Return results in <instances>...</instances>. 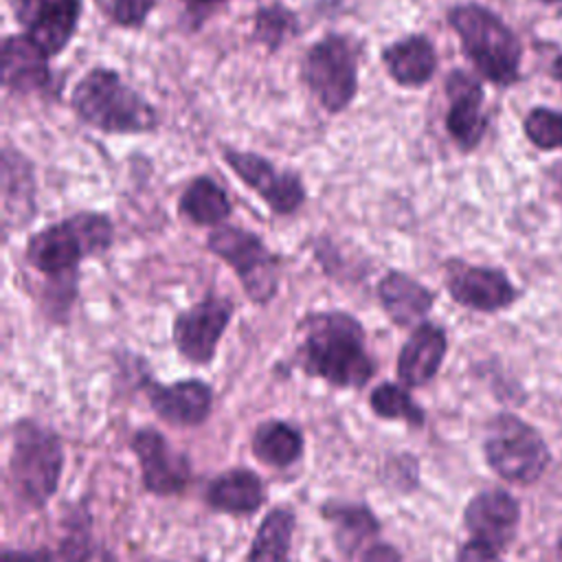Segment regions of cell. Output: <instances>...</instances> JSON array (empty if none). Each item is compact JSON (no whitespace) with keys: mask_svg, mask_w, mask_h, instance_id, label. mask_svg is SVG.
Segmentation results:
<instances>
[{"mask_svg":"<svg viewBox=\"0 0 562 562\" xmlns=\"http://www.w3.org/2000/svg\"><path fill=\"white\" fill-rule=\"evenodd\" d=\"M301 369L338 389H362L375 373L362 323L340 310H325L299 323Z\"/></svg>","mask_w":562,"mask_h":562,"instance_id":"obj_1","label":"cell"},{"mask_svg":"<svg viewBox=\"0 0 562 562\" xmlns=\"http://www.w3.org/2000/svg\"><path fill=\"white\" fill-rule=\"evenodd\" d=\"M70 105L90 127L105 134H145L158 127L151 103L121 79L114 68L97 66L72 88Z\"/></svg>","mask_w":562,"mask_h":562,"instance_id":"obj_2","label":"cell"},{"mask_svg":"<svg viewBox=\"0 0 562 562\" xmlns=\"http://www.w3.org/2000/svg\"><path fill=\"white\" fill-rule=\"evenodd\" d=\"M448 24L459 35L465 57L496 86H512L520 75L522 46L516 33L487 7L457 4L448 11Z\"/></svg>","mask_w":562,"mask_h":562,"instance_id":"obj_3","label":"cell"},{"mask_svg":"<svg viewBox=\"0 0 562 562\" xmlns=\"http://www.w3.org/2000/svg\"><path fill=\"white\" fill-rule=\"evenodd\" d=\"M114 228L103 213H77L37 231L26 244V261L46 277H75L86 257L112 246Z\"/></svg>","mask_w":562,"mask_h":562,"instance_id":"obj_4","label":"cell"},{"mask_svg":"<svg viewBox=\"0 0 562 562\" xmlns=\"http://www.w3.org/2000/svg\"><path fill=\"white\" fill-rule=\"evenodd\" d=\"M64 470V446L55 430L35 419L13 426L9 452V481L13 494L26 507H44L57 492Z\"/></svg>","mask_w":562,"mask_h":562,"instance_id":"obj_5","label":"cell"},{"mask_svg":"<svg viewBox=\"0 0 562 562\" xmlns=\"http://www.w3.org/2000/svg\"><path fill=\"white\" fill-rule=\"evenodd\" d=\"M483 457L496 476L518 485L540 481L551 463L544 437L512 413H498L490 422L483 439Z\"/></svg>","mask_w":562,"mask_h":562,"instance_id":"obj_6","label":"cell"},{"mask_svg":"<svg viewBox=\"0 0 562 562\" xmlns=\"http://www.w3.org/2000/svg\"><path fill=\"white\" fill-rule=\"evenodd\" d=\"M301 79L327 112L347 110L358 92V48L353 40L327 33L314 42L303 55Z\"/></svg>","mask_w":562,"mask_h":562,"instance_id":"obj_7","label":"cell"},{"mask_svg":"<svg viewBox=\"0 0 562 562\" xmlns=\"http://www.w3.org/2000/svg\"><path fill=\"white\" fill-rule=\"evenodd\" d=\"M206 248L237 274L244 292L257 305H266L279 290V257L259 235L239 226L211 231Z\"/></svg>","mask_w":562,"mask_h":562,"instance_id":"obj_8","label":"cell"},{"mask_svg":"<svg viewBox=\"0 0 562 562\" xmlns=\"http://www.w3.org/2000/svg\"><path fill=\"white\" fill-rule=\"evenodd\" d=\"M235 303L228 296L206 294L173 318L171 336L178 353L193 364H209L233 318Z\"/></svg>","mask_w":562,"mask_h":562,"instance_id":"obj_9","label":"cell"},{"mask_svg":"<svg viewBox=\"0 0 562 562\" xmlns=\"http://www.w3.org/2000/svg\"><path fill=\"white\" fill-rule=\"evenodd\" d=\"M443 285L454 303L476 312L507 310L520 296L518 288L512 283L505 270L472 266L461 259L446 261Z\"/></svg>","mask_w":562,"mask_h":562,"instance_id":"obj_10","label":"cell"},{"mask_svg":"<svg viewBox=\"0 0 562 562\" xmlns=\"http://www.w3.org/2000/svg\"><path fill=\"white\" fill-rule=\"evenodd\" d=\"M11 7L24 35L46 57L68 46L83 13V0H11Z\"/></svg>","mask_w":562,"mask_h":562,"instance_id":"obj_11","label":"cell"},{"mask_svg":"<svg viewBox=\"0 0 562 562\" xmlns=\"http://www.w3.org/2000/svg\"><path fill=\"white\" fill-rule=\"evenodd\" d=\"M224 160L246 187L263 198L272 213L292 215L303 206L305 187L299 173L279 171L268 158L255 151L224 149Z\"/></svg>","mask_w":562,"mask_h":562,"instance_id":"obj_12","label":"cell"},{"mask_svg":"<svg viewBox=\"0 0 562 562\" xmlns=\"http://www.w3.org/2000/svg\"><path fill=\"white\" fill-rule=\"evenodd\" d=\"M132 450L140 463L143 485L156 496H176L191 481V463L187 454L176 452L162 432L156 428H140L132 437Z\"/></svg>","mask_w":562,"mask_h":562,"instance_id":"obj_13","label":"cell"},{"mask_svg":"<svg viewBox=\"0 0 562 562\" xmlns=\"http://www.w3.org/2000/svg\"><path fill=\"white\" fill-rule=\"evenodd\" d=\"M446 130L461 151H472L479 147L487 130V116L483 114V86L474 75L454 68L446 79Z\"/></svg>","mask_w":562,"mask_h":562,"instance_id":"obj_14","label":"cell"},{"mask_svg":"<svg viewBox=\"0 0 562 562\" xmlns=\"http://www.w3.org/2000/svg\"><path fill=\"white\" fill-rule=\"evenodd\" d=\"M520 505L501 487H490L470 498L463 509V525L472 538H479L498 551L507 549L518 531Z\"/></svg>","mask_w":562,"mask_h":562,"instance_id":"obj_15","label":"cell"},{"mask_svg":"<svg viewBox=\"0 0 562 562\" xmlns=\"http://www.w3.org/2000/svg\"><path fill=\"white\" fill-rule=\"evenodd\" d=\"M145 395L154 413L180 428H193L209 419L213 408V391L202 380H180L173 384L149 382Z\"/></svg>","mask_w":562,"mask_h":562,"instance_id":"obj_16","label":"cell"},{"mask_svg":"<svg viewBox=\"0 0 562 562\" xmlns=\"http://www.w3.org/2000/svg\"><path fill=\"white\" fill-rule=\"evenodd\" d=\"M448 351V336L446 329L437 323L422 321L413 327L411 336L406 338L404 347L397 356V378L406 389H417L428 384Z\"/></svg>","mask_w":562,"mask_h":562,"instance_id":"obj_17","label":"cell"},{"mask_svg":"<svg viewBox=\"0 0 562 562\" xmlns=\"http://www.w3.org/2000/svg\"><path fill=\"white\" fill-rule=\"evenodd\" d=\"M378 299L397 327H417L435 303V292L406 272L389 270L378 283Z\"/></svg>","mask_w":562,"mask_h":562,"instance_id":"obj_18","label":"cell"},{"mask_svg":"<svg viewBox=\"0 0 562 562\" xmlns=\"http://www.w3.org/2000/svg\"><path fill=\"white\" fill-rule=\"evenodd\" d=\"M48 57L24 35L2 40V86L9 92H35L48 86Z\"/></svg>","mask_w":562,"mask_h":562,"instance_id":"obj_19","label":"cell"},{"mask_svg":"<svg viewBox=\"0 0 562 562\" xmlns=\"http://www.w3.org/2000/svg\"><path fill=\"white\" fill-rule=\"evenodd\" d=\"M382 64L397 86L419 88L432 79L437 70V53L426 35L413 33L384 46Z\"/></svg>","mask_w":562,"mask_h":562,"instance_id":"obj_20","label":"cell"},{"mask_svg":"<svg viewBox=\"0 0 562 562\" xmlns=\"http://www.w3.org/2000/svg\"><path fill=\"white\" fill-rule=\"evenodd\" d=\"M206 505L220 514L246 516L261 507L266 498V485L257 472L248 468H231L206 485Z\"/></svg>","mask_w":562,"mask_h":562,"instance_id":"obj_21","label":"cell"},{"mask_svg":"<svg viewBox=\"0 0 562 562\" xmlns=\"http://www.w3.org/2000/svg\"><path fill=\"white\" fill-rule=\"evenodd\" d=\"M321 514L334 527V544L345 558H351L364 540L380 531V520L364 503L327 501Z\"/></svg>","mask_w":562,"mask_h":562,"instance_id":"obj_22","label":"cell"},{"mask_svg":"<svg viewBox=\"0 0 562 562\" xmlns=\"http://www.w3.org/2000/svg\"><path fill=\"white\" fill-rule=\"evenodd\" d=\"M2 209L4 226H22L35 213V187L26 160L20 154L4 149L2 156Z\"/></svg>","mask_w":562,"mask_h":562,"instance_id":"obj_23","label":"cell"},{"mask_svg":"<svg viewBox=\"0 0 562 562\" xmlns=\"http://www.w3.org/2000/svg\"><path fill=\"white\" fill-rule=\"evenodd\" d=\"M250 448L261 463L288 468L303 454V432L283 419H268L255 428Z\"/></svg>","mask_w":562,"mask_h":562,"instance_id":"obj_24","label":"cell"},{"mask_svg":"<svg viewBox=\"0 0 562 562\" xmlns=\"http://www.w3.org/2000/svg\"><path fill=\"white\" fill-rule=\"evenodd\" d=\"M178 209L195 226H217L231 215L233 204L213 178L198 176L182 191Z\"/></svg>","mask_w":562,"mask_h":562,"instance_id":"obj_25","label":"cell"},{"mask_svg":"<svg viewBox=\"0 0 562 562\" xmlns=\"http://www.w3.org/2000/svg\"><path fill=\"white\" fill-rule=\"evenodd\" d=\"M296 516L288 507L270 509L259 522L248 549V562H290Z\"/></svg>","mask_w":562,"mask_h":562,"instance_id":"obj_26","label":"cell"},{"mask_svg":"<svg viewBox=\"0 0 562 562\" xmlns=\"http://www.w3.org/2000/svg\"><path fill=\"white\" fill-rule=\"evenodd\" d=\"M371 411L382 419H400L406 422L411 428H422L426 422L424 408L411 397L404 384L382 382L369 395Z\"/></svg>","mask_w":562,"mask_h":562,"instance_id":"obj_27","label":"cell"},{"mask_svg":"<svg viewBox=\"0 0 562 562\" xmlns=\"http://www.w3.org/2000/svg\"><path fill=\"white\" fill-rule=\"evenodd\" d=\"M296 31H299L296 15L283 4L261 7L255 13L252 35L257 42H261L270 50H277L281 44H285Z\"/></svg>","mask_w":562,"mask_h":562,"instance_id":"obj_28","label":"cell"},{"mask_svg":"<svg viewBox=\"0 0 562 562\" xmlns=\"http://www.w3.org/2000/svg\"><path fill=\"white\" fill-rule=\"evenodd\" d=\"M522 130L531 145L538 149H560L562 147V112L549 108H533L522 123Z\"/></svg>","mask_w":562,"mask_h":562,"instance_id":"obj_29","label":"cell"},{"mask_svg":"<svg viewBox=\"0 0 562 562\" xmlns=\"http://www.w3.org/2000/svg\"><path fill=\"white\" fill-rule=\"evenodd\" d=\"M64 562H119L114 553L90 540V525L75 529L61 544Z\"/></svg>","mask_w":562,"mask_h":562,"instance_id":"obj_30","label":"cell"},{"mask_svg":"<svg viewBox=\"0 0 562 562\" xmlns=\"http://www.w3.org/2000/svg\"><path fill=\"white\" fill-rule=\"evenodd\" d=\"M154 7H156V0H112L110 13L119 26L136 29L145 24Z\"/></svg>","mask_w":562,"mask_h":562,"instance_id":"obj_31","label":"cell"},{"mask_svg":"<svg viewBox=\"0 0 562 562\" xmlns=\"http://www.w3.org/2000/svg\"><path fill=\"white\" fill-rule=\"evenodd\" d=\"M454 562H503L501 551L479 538H470L457 551Z\"/></svg>","mask_w":562,"mask_h":562,"instance_id":"obj_32","label":"cell"},{"mask_svg":"<svg viewBox=\"0 0 562 562\" xmlns=\"http://www.w3.org/2000/svg\"><path fill=\"white\" fill-rule=\"evenodd\" d=\"M360 562H404L400 549L391 542H373L364 549Z\"/></svg>","mask_w":562,"mask_h":562,"instance_id":"obj_33","label":"cell"},{"mask_svg":"<svg viewBox=\"0 0 562 562\" xmlns=\"http://www.w3.org/2000/svg\"><path fill=\"white\" fill-rule=\"evenodd\" d=\"M2 562H50L44 551H4Z\"/></svg>","mask_w":562,"mask_h":562,"instance_id":"obj_34","label":"cell"},{"mask_svg":"<svg viewBox=\"0 0 562 562\" xmlns=\"http://www.w3.org/2000/svg\"><path fill=\"white\" fill-rule=\"evenodd\" d=\"M547 180H549V184H551L553 198L562 204V160L553 162V165L547 169Z\"/></svg>","mask_w":562,"mask_h":562,"instance_id":"obj_35","label":"cell"},{"mask_svg":"<svg viewBox=\"0 0 562 562\" xmlns=\"http://www.w3.org/2000/svg\"><path fill=\"white\" fill-rule=\"evenodd\" d=\"M553 77L562 83V55L555 57V61H553Z\"/></svg>","mask_w":562,"mask_h":562,"instance_id":"obj_36","label":"cell"},{"mask_svg":"<svg viewBox=\"0 0 562 562\" xmlns=\"http://www.w3.org/2000/svg\"><path fill=\"white\" fill-rule=\"evenodd\" d=\"M184 2L191 4V7H211V4H217L222 0H184Z\"/></svg>","mask_w":562,"mask_h":562,"instance_id":"obj_37","label":"cell"},{"mask_svg":"<svg viewBox=\"0 0 562 562\" xmlns=\"http://www.w3.org/2000/svg\"><path fill=\"white\" fill-rule=\"evenodd\" d=\"M540 2H560V0H540Z\"/></svg>","mask_w":562,"mask_h":562,"instance_id":"obj_38","label":"cell"},{"mask_svg":"<svg viewBox=\"0 0 562 562\" xmlns=\"http://www.w3.org/2000/svg\"><path fill=\"white\" fill-rule=\"evenodd\" d=\"M558 547H560V555H562V540H560V544H558Z\"/></svg>","mask_w":562,"mask_h":562,"instance_id":"obj_39","label":"cell"}]
</instances>
